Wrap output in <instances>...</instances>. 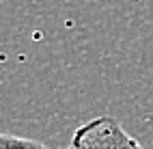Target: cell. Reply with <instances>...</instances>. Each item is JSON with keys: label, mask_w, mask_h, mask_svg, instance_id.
I'll return each mask as SVG.
<instances>
[{"label": "cell", "mask_w": 153, "mask_h": 149, "mask_svg": "<svg viewBox=\"0 0 153 149\" xmlns=\"http://www.w3.org/2000/svg\"><path fill=\"white\" fill-rule=\"evenodd\" d=\"M74 147H140L136 138H131L123 127L119 125L117 119L112 117H97L86 125L78 127L74 134Z\"/></svg>", "instance_id": "6da1fadb"}, {"label": "cell", "mask_w": 153, "mask_h": 149, "mask_svg": "<svg viewBox=\"0 0 153 149\" xmlns=\"http://www.w3.org/2000/svg\"><path fill=\"white\" fill-rule=\"evenodd\" d=\"M0 147H41V143L30 141V138H15L0 134Z\"/></svg>", "instance_id": "7a4b0ae2"}]
</instances>
